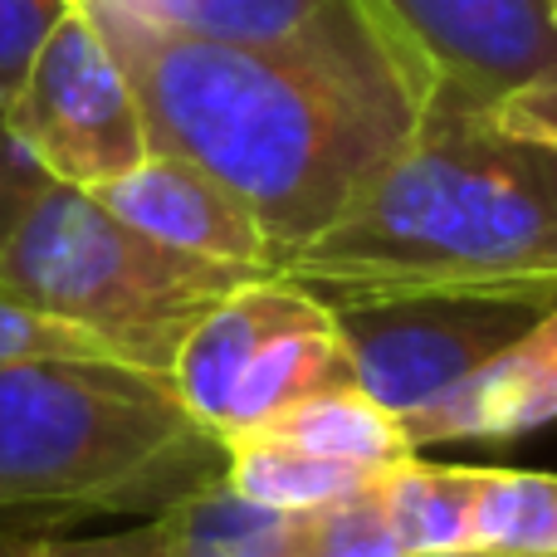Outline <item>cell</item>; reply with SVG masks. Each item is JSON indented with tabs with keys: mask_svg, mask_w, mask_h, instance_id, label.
Masks as SVG:
<instances>
[{
	"mask_svg": "<svg viewBox=\"0 0 557 557\" xmlns=\"http://www.w3.org/2000/svg\"><path fill=\"white\" fill-rule=\"evenodd\" d=\"M278 557H406L386 519L376 474L362 490L278 519Z\"/></svg>",
	"mask_w": 557,
	"mask_h": 557,
	"instance_id": "obj_16",
	"label": "cell"
},
{
	"mask_svg": "<svg viewBox=\"0 0 557 557\" xmlns=\"http://www.w3.org/2000/svg\"><path fill=\"white\" fill-rule=\"evenodd\" d=\"M137 94L152 152L240 196L278 270L421 133L441 78L367 0H327L278 39L162 29L117 0L84 5Z\"/></svg>",
	"mask_w": 557,
	"mask_h": 557,
	"instance_id": "obj_1",
	"label": "cell"
},
{
	"mask_svg": "<svg viewBox=\"0 0 557 557\" xmlns=\"http://www.w3.org/2000/svg\"><path fill=\"white\" fill-rule=\"evenodd\" d=\"M480 470L470 465H431L406 455L401 465L376 474L386 519L406 557H465L470 539V504Z\"/></svg>",
	"mask_w": 557,
	"mask_h": 557,
	"instance_id": "obj_12",
	"label": "cell"
},
{
	"mask_svg": "<svg viewBox=\"0 0 557 557\" xmlns=\"http://www.w3.org/2000/svg\"><path fill=\"white\" fill-rule=\"evenodd\" d=\"M441 78L445 98L490 113L557 64L548 0H367Z\"/></svg>",
	"mask_w": 557,
	"mask_h": 557,
	"instance_id": "obj_8",
	"label": "cell"
},
{
	"mask_svg": "<svg viewBox=\"0 0 557 557\" xmlns=\"http://www.w3.org/2000/svg\"><path fill=\"white\" fill-rule=\"evenodd\" d=\"M557 421V304L539 313L504 352H494L474 376L435 406L406 416V435L421 445L455 441H519Z\"/></svg>",
	"mask_w": 557,
	"mask_h": 557,
	"instance_id": "obj_10",
	"label": "cell"
},
{
	"mask_svg": "<svg viewBox=\"0 0 557 557\" xmlns=\"http://www.w3.org/2000/svg\"><path fill=\"white\" fill-rule=\"evenodd\" d=\"M5 127L49 182L98 191L152 157L137 94L88 10H69L5 103Z\"/></svg>",
	"mask_w": 557,
	"mask_h": 557,
	"instance_id": "obj_6",
	"label": "cell"
},
{
	"mask_svg": "<svg viewBox=\"0 0 557 557\" xmlns=\"http://www.w3.org/2000/svg\"><path fill=\"white\" fill-rule=\"evenodd\" d=\"M372 480L357 465H337L323 460L313 450H298L288 441H270V435H245V441L225 445V484L240 499L260 504L274 513H298V509H318L327 499L362 490Z\"/></svg>",
	"mask_w": 557,
	"mask_h": 557,
	"instance_id": "obj_13",
	"label": "cell"
},
{
	"mask_svg": "<svg viewBox=\"0 0 557 557\" xmlns=\"http://www.w3.org/2000/svg\"><path fill=\"white\" fill-rule=\"evenodd\" d=\"M162 29L206 39H278L318 15L327 0H117Z\"/></svg>",
	"mask_w": 557,
	"mask_h": 557,
	"instance_id": "obj_17",
	"label": "cell"
},
{
	"mask_svg": "<svg viewBox=\"0 0 557 557\" xmlns=\"http://www.w3.org/2000/svg\"><path fill=\"white\" fill-rule=\"evenodd\" d=\"M94 196L117 221L152 235L166 250L255 274H278L270 240H264L260 221L240 206V196H231L215 176H206L201 166L182 162V157L152 152L143 166L98 186Z\"/></svg>",
	"mask_w": 557,
	"mask_h": 557,
	"instance_id": "obj_9",
	"label": "cell"
},
{
	"mask_svg": "<svg viewBox=\"0 0 557 557\" xmlns=\"http://www.w3.org/2000/svg\"><path fill=\"white\" fill-rule=\"evenodd\" d=\"M69 10H74L69 0H0V108L10 103V94Z\"/></svg>",
	"mask_w": 557,
	"mask_h": 557,
	"instance_id": "obj_19",
	"label": "cell"
},
{
	"mask_svg": "<svg viewBox=\"0 0 557 557\" xmlns=\"http://www.w3.org/2000/svg\"><path fill=\"white\" fill-rule=\"evenodd\" d=\"M35 557H172V529L166 519H143L98 539H45Z\"/></svg>",
	"mask_w": 557,
	"mask_h": 557,
	"instance_id": "obj_22",
	"label": "cell"
},
{
	"mask_svg": "<svg viewBox=\"0 0 557 557\" xmlns=\"http://www.w3.org/2000/svg\"><path fill=\"white\" fill-rule=\"evenodd\" d=\"M225 480V445L166 376L123 362L0 367V533L88 513L162 519Z\"/></svg>",
	"mask_w": 557,
	"mask_h": 557,
	"instance_id": "obj_3",
	"label": "cell"
},
{
	"mask_svg": "<svg viewBox=\"0 0 557 557\" xmlns=\"http://www.w3.org/2000/svg\"><path fill=\"white\" fill-rule=\"evenodd\" d=\"M162 519L172 529V557H278L284 513L240 499L225 480L186 494Z\"/></svg>",
	"mask_w": 557,
	"mask_h": 557,
	"instance_id": "obj_15",
	"label": "cell"
},
{
	"mask_svg": "<svg viewBox=\"0 0 557 557\" xmlns=\"http://www.w3.org/2000/svg\"><path fill=\"white\" fill-rule=\"evenodd\" d=\"M255 435L288 441V445H298V450H313L337 465H357V470H367V474H382V470H392V465H401L406 455H416V441L406 435L401 416L376 406L357 382L304 396V401L278 411L274 421L260 425Z\"/></svg>",
	"mask_w": 557,
	"mask_h": 557,
	"instance_id": "obj_11",
	"label": "cell"
},
{
	"mask_svg": "<svg viewBox=\"0 0 557 557\" xmlns=\"http://www.w3.org/2000/svg\"><path fill=\"white\" fill-rule=\"evenodd\" d=\"M166 382L201 431L235 445L304 396L347 386L352 362L327 298L284 274H260L206 308Z\"/></svg>",
	"mask_w": 557,
	"mask_h": 557,
	"instance_id": "obj_5",
	"label": "cell"
},
{
	"mask_svg": "<svg viewBox=\"0 0 557 557\" xmlns=\"http://www.w3.org/2000/svg\"><path fill=\"white\" fill-rule=\"evenodd\" d=\"M557 231V147L435 98L421 133L352 196L284 278L327 304L392 294H499L557 304L543 245Z\"/></svg>",
	"mask_w": 557,
	"mask_h": 557,
	"instance_id": "obj_2",
	"label": "cell"
},
{
	"mask_svg": "<svg viewBox=\"0 0 557 557\" xmlns=\"http://www.w3.org/2000/svg\"><path fill=\"white\" fill-rule=\"evenodd\" d=\"M543 270H548L557 278V231L548 235V245H543Z\"/></svg>",
	"mask_w": 557,
	"mask_h": 557,
	"instance_id": "obj_24",
	"label": "cell"
},
{
	"mask_svg": "<svg viewBox=\"0 0 557 557\" xmlns=\"http://www.w3.org/2000/svg\"><path fill=\"white\" fill-rule=\"evenodd\" d=\"M548 5H553V10H557V0H548Z\"/></svg>",
	"mask_w": 557,
	"mask_h": 557,
	"instance_id": "obj_26",
	"label": "cell"
},
{
	"mask_svg": "<svg viewBox=\"0 0 557 557\" xmlns=\"http://www.w3.org/2000/svg\"><path fill=\"white\" fill-rule=\"evenodd\" d=\"M494 127L513 137H529V143H543V147H557V64L543 69L539 78H529L523 88H513L509 98L490 108Z\"/></svg>",
	"mask_w": 557,
	"mask_h": 557,
	"instance_id": "obj_21",
	"label": "cell"
},
{
	"mask_svg": "<svg viewBox=\"0 0 557 557\" xmlns=\"http://www.w3.org/2000/svg\"><path fill=\"white\" fill-rule=\"evenodd\" d=\"M465 557H557V474L480 470Z\"/></svg>",
	"mask_w": 557,
	"mask_h": 557,
	"instance_id": "obj_14",
	"label": "cell"
},
{
	"mask_svg": "<svg viewBox=\"0 0 557 557\" xmlns=\"http://www.w3.org/2000/svg\"><path fill=\"white\" fill-rule=\"evenodd\" d=\"M69 5H74V10H84V5H98V0H69Z\"/></svg>",
	"mask_w": 557,
	"mask_h": 557,
	"instance_id": "obj_25",
	"label": "cell"
},
{
	"mask_svg": "<svg viewBox=\"0 0 557 557\" xmlns=\"http://www.w3.org/2000/svg\"><path fill=\"white\" fill-rule=\"evenodd\" d=\"M352 382L392 416H416L474 376L539 313L533 298L499 294H392L333 304Z\"/></svg>",
	"mask_w": 557,
	"mask_h": 557,
	"instance_id": "obj_7",
	"label": "cell"
},
{
	"mask_svg": "<svg viewBox=\"0 0 557 557\" xmlns=\"http://www.w3.org/2000/svg\"><path fill=\"white\" fill-rule=\"evenodd\" d=\"M45 186H49L45 166L15 143V133L5 127V108H0V250L10 245V235L20 231L25 211L39 201Z\"/></svg>",
	"mask_w": 557,
	"mask_h": 557,
	"instance_id": "obj_20",
	"label": "cell"
},
{
	"mask_svg": "<svg viewBox=\"0 0 557 557\" xmlns=\"http://www.w3.org/2000/svg\"><path fill=\"white\" fill-rule=\"evenodd\" d=\"M45 533H0V557H35Z\"/></svg>",
	"mask_w": 557,
	"mask_h": 557,
	"instance_id": "obj_23",
	"label": "cell"
},
{
	"mask_svg": "<svg viewBox=\"0 0 557 557\" xmlns=\"http://www.w3.org/2000/svg\"><path fill=\"white\" fill-rule=\"evenodd\" d=\"M25 362H117V352L108 343H98L94 333L25 304L20 294H10L0 284V367Z\"/></svg>",
	"mask_w": 557,
	"mask_h": 557,
	"instance_id": "obj_18",
	"label": "cell"
},
{
	"mask_svg": "<svg viewBox=\"0 0 557 557\" xmlns=\"http://www.w3.org/2000/svg\"><path fill=\"white\" fill-rule=\"evenodd\" d=\"M255 270L166 250L117 221L94 191L49 182L0 250V284L25 304L94 333L117 362L172 376L176 347L201 313Z\"/></svg>",
	"mask_w": 557,
	"mask_h": 557,
	"instance_id": "obj_4",
	"label": "cell"
}]
</instances>
